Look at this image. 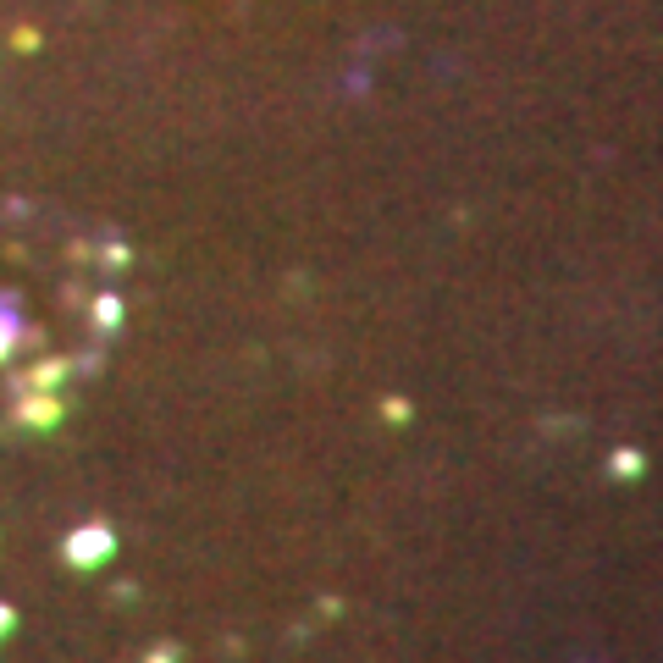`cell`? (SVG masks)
I'll list each match as a JSON object with an SVG mask.
<instances>
[{"mask_svg":"<svg viewBox=\"0 0 663 663\" xmlns=\"http://www.w3.org/2000/svg\"><path fill=\"white\" fill-rule=\"evenodd\" d=\"M111 548H116V542H111V530H105V525H84L78 537L66 542V564H73V569H94V564H105V559H111Z\"/></svg>","mask_w":663,"mask_h":663,"instance_id":"obj_1","label":"cell"},{"mask_svg":"<svg viewBox=\"0 0 663 663\" xmlns=\"http://www.w3.org/2000/svg\"><path fill=\"white\" fill-rule=\"evenodd\" d=\"M23 421H28V426H55V421H61V404H55V398H34Z\"/></svg>","mask_w":663,"mask_h":663,"instance_id":"obj_2","label":"cell"},{"mask_svg":"<svg viewBox=\"0 0 663 663\" xmlns=\"http://www.w3.org/2000/svg\"><path fill=\"white\" fill-rule=\"evenodd\" d=\"M647 470V464H641V453L636 448H619V459H614V476H625V481H636Z\"/></svg>","mask_w":663,"mask_h":663,"instance_id":"obj_3","label":"cell"},{"mask_svg":"<svg viewBox=\"0 0 663 663\" xmlns=\"http://www.w3.org/2000/svg\"><path fill=\"white\" fill-rule=\"evenodd\" d=\"M94 321H100V326L111 332V326L122 321V304H116V299H100V304H94Z\"/></svg>","mask_w":663,"mask_h":663,"instance_id":"obj_4","label":"cell"},{"mask_svg":"<svg viewBox=\"0 0 663 663\" xmlns=\"http://www.w3.org/2000/svg\"><path fill=\"white\" fill-rule=\"evenodd\" d=\"M12 625H17V614H12V609H0V636H12Z\"/></svg>","mask_w":663,"mask_h":663,"instance_id":"obj_5","label":"cell"},{"mask_svg":"<svg viewBox=\"0 0 663 663\" xmlns=\"http://www.w3.org/2000/svg\"><path fill=\"white\" fill-rule=\"evenodd\" d=\"M150 663H177V652H172V647H166V652H161V658H150Z\"/></svg>","mask_w":663,"mask_h":663,"instance_id":"obj_6","label":"cell"}]
</instances>
